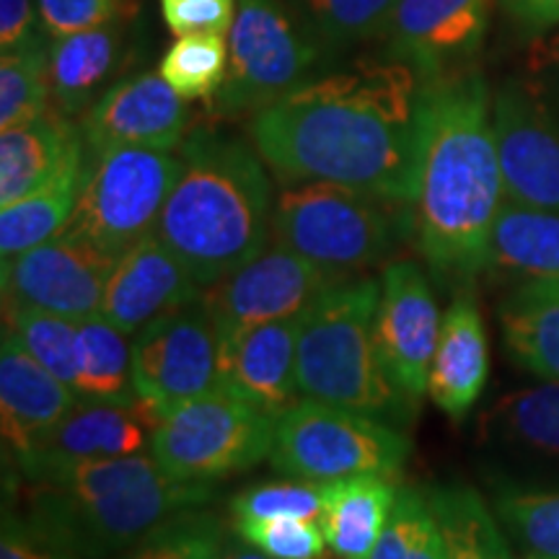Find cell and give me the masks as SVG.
<instances>
[{
  "instance_id": "27",
  "label": "cell",
  "mask_w": 559,
  "mask_h": 559,
  "mask_svg": "<svg viewBox=\"0 0 559 559\" xmlns=\"http://www.w3.org/2000/svg\"><path fill=\"white\" fill-rule=\"evenodd\" d=\"M396 492L389 477L362 474L324 485V528L330 551L337 559H370L394 510Z\"/></svg>"
},
{
  "instance_id": "43",
  "label": "cell",
  "mask_w": 559,
  "mask_h": 559,
  "mask_svg": "<svg viewBox=\"0 0 559 559\" xmlns=\"http://www.w3.org/2000/svg\"><path fill=\"white\" fill-rule=\"evenodd\" d=\"M0 559H66L34 531L13 506L3 508Z\"/></svg>"
},
{
  "instance_id": "36",
  "label": "cell",
  "mask_w": 559,
  "mask_h": 559,
  "mask_svg": "<svg viewBox=\"0 0 559 559\" xmlns=\"http://www.w3.org/2000/svg\"><path fill=\"white\" fill-rule=\"evenodd\" d=\"M158 73L187 102H210L228 73V39L218 34L177 37L160 58Z\"/></svg>"
},
{
  "instance_id": "30",
  "label": "cell",
  "mask_w": 559,
  "mask_h": 559,
  "mask_svg": "<svg viewBox=\"0 0 559 559\" xmlns=\"http://www.w3.org/2000/svg\"><path fill=\"white\" fill-rule=\"evenodd\" d=\"M443 536V559H515L500 519L477 489L443 485L428 492Z\"/></svg>"
},
{
  "instance_id": "19",
  "label": "cell",
  "mask_w": 559,
  "mask_h": 559,
  "mask_svg": "<svg viewBox=\"0 0 559 559\" xmlns=\"http://www.w3.org/2000/svg\"><path fill=\"white\" fill-rule=\"evenodd\" d=\"M79 404L81 396L70 383L50 373L9 332H3L0 417H3V443L5 449H11L13 464L29 456L39 440Z\"/></svg>"
},
{
  "instance_id": "45",
  "label": "cell",
  "mask_w": 559,
  "mask_h": 559,
  "mask_svg": "<svg viewBox=\"0 0 559 559\" xmlns=\"http://www.w3.org/2000/svg\"><path fill=\"white\" fill-rule=\"evenodd\" d=\"M526 68L531 79H534V86L531 88L539 91V94H551L559 99V26L531 45Z\"/></svg>"
},
{
  "instance_id": "20",
  "label": "cell",
  "mask_w": 559,
  "mask_h": 559,
  "mask_svg": "<svg viewBox=\"0 0 559 559\" xmlns=\"http://www.w3.org/2000/svg\"><path fill=\"white\" fill-rule=\"evenodd\" d=\"M153 425H156V417L140 400L130 407L81 402L39 440L29 456L13 464V469L135 456L148 449Z\"/></svg>"
},
{
  "instance_id": "26",
  "label": "cell",
  "mask_w": 559,
  "mask_h": 559,
  "mask_svg": "<svg viewBox=\"0 0 559 559\" xmlns=\"http://www.w3.org/2000/svg\"><path fill=\"white\" fill-rule=\"evenodd\" d=\"M506 353L544 381H559V280H521L498 306Z\"/></svg>"
},
{
  "instance_id": "9",
  "label": "cell",
  "mask_w": 559,
  "mask_h": 559,
  "mask_svg": "<svg viewBox=\"0 0 559 559\" xmlns=\"http://www.w3.org/2000/svg\"><path fill=\"white\" fill-rule=\"evenodd\" d=\"M409 440L400 428L334 404L298 400L277 417L270 464L293 479L330 481L381 474L407 464Z\"/></svg>"
},
{
  "instance_id": "38",
  "label": "cell",
  "mask_w": 559,
  "mask_h": 559,
  "mask_svg": "<svg viewBox=\"0 0 559 559\" xmlns=\"http://www.w3.org/2000/svg\"><path fill=\"white\" fill-rule=\"evenodd\" d=\"M298 16L324 41L347 47L386 29L400 0H293Z\"/></svg>"
},
{
  "instance_id": "40",
  "label": "cell",
  "mask_w": 559,
  "mask_h": 559,
  "mask_svg": "<svg viewBox=\"0 0 559 559\" xmlns=\"http://www.w3.org/2000/svg\"><path fill=\"white\" fill-rule=\"evenodd\" d=\"M234 531L272 559H326L330 551L319 521H234Z\"/></svg>"
},
{
  "instance_id": "12",
  "label": "cell",
  "mask_w": 559,
  "mask_h": 559,
  "mask_svg": "<svg viewBox=\"0 0 559 559\" xmlns=\"http://www.w3.org/2000/svg\"><path fill=\"white\" fill-rule=\"evenodd\" d=\"M345 280L349 277L275 243L207 288L202 300L221 340L228 342L251 326L300 317Z\"/></svg>"
},
{
  "instance_id": "7",
  "label": "cell",
  "mask_w": 559,
  "mask_h": 559,
  "mask_svg": "<svg viewBox=\"0 0 559 559\" xmlns=\"http://www.w3.org/2000/svg\"><path fill=\"white\" fill-rule=\"evenodd\" d=\"M275 428L277 415L221 386L160 412L148 453L174 479L213 485L270 459Z\"/></svg>"
},
{
  "instance_id": "1",
  "label": "cell",
  "mask_w": 559,
  "mask_h": 559,
  "mask_svg": "<svg viewBox=\"0 0 559 559\" xmlns=\"http://www.w3.org/2000/svg\"><path fill=\"white\" fill-rule=\"evenodd\" d=\"M423 86L407 62L360 60L300 83L251 115L249 140L285 185L334 181L412 207Z\"/></svg>"
},
{
  "instance_id": "39",
  "label": "cell",
  "mask_w": 559,
  "mask_h": 559,
  "mask_svg": "<svg viewBox=\"0 0 559 559\" xmlns=\"http://www.w3.org/2000/svg\"><path fill=\"white\" fill-rule=\"evenodd\" d=\"M230 515H234V521H321V515H324V485L293 477L285 481L251 485L230 500Z\"/></svg>"
},
{
  "instance_id": "17",
  "label": "cell",
  "mask_w": 559,
  "mask_h": 559,
  "mask_svg": "<svg viewBox=\"0 0 559 559\" xmlns=\"http://www.w3.org/2000/svg\"><path fill=\"white\" fill-rule=\"evenodd\" d=\"M495 0H400L386 24L389 58L407 62L423 81L451 73L479 50Z\"/></svg>"
},
{
  "instance_id": "35",
  "label": "cell",
  "mask_w": 559,
  "mask_h": 559,
  "mask_svg": "<svg viewBox=\"0 0 559 559\" xmlns=\"http://www.w3.org/2000/svg\"><path fill=\"white\" fill-rule=\"evenodd\" d=\"M50 68L37 39L0 58V130L39 120L50 111Z\"/></svg>"
},
{
  "instance_id": "18",
  "label": "cell",
  "mask_w": 559,
  "mask_h": 559,
  "mask_svg": "<svg viewBox=\"0 0 559 559\" xmlns=\"http://www.w3.org/2000/svg\"><path fill=\"white\" fill-rule=\"evenodd\" d=\"M205 288L156 234L117 257L99 317L124 334H135L164 313L198 304Z\"/></svg>"
},
{
  "instance_id": "23",
  "label": "cell",
  "mask_w": 559,
  "mask_h": 559,
  "mask_svg": "<svg viewBox=\"0 0 559 559\" xmlns=\"http://www.w3.org/2000/svg\"><path fill=\"white\" fill-rule=\"evenodd\" d=\"M81 153H86L81 130L58 109L34 122L0 130V207L50 185Z\"/></svg>"
},
{
  "instance_id": "32",
  "label": "cell",
  "mask_w": 559,
  "mask_h": 559,
  "mask_svg": "<svg viewBox=\"0 0 559 559\" xmlns=\"http://www.w3.org/2000/svg\"><path fill=\"white\" fill-rule=\"evenodd\" d=\"M515 559H559V489L506 485L492 500Z\"/></svg>"
},
{
  "instance_id": "8",
  "label": "cell",
  "mask_w": 559,
  "mask_h": 559,
  "mask_svg": "<svg viewBox=\"0 0 559 559\" xmlns=\"http://www.w3.org/2000/svg\"><path fill=\"white\" fill-rule=\"evenodd\" d=\"M226 39V81L207 102V111L218 120L257 115L311 81L324 60V41L283 0H236Z\"/></svg>"
},
{
  "instance_id": "42",
  "label": "cell",
  "mask_w": 559,
  "mask_h": 559,
  "mask_svg": "<svg viewBox=\"0 0 559 559\" xmlns=\"http://www.w3.org/2000/svg\"><path fill=\"white\" fill-rule=\"evenodd\" d=\"M158 9L174 37H228L236 19V0H158Z\"/></svg>"
},
{
  "instance_id": "28",
  "label": "cell",
  "mask_w": 559,
  "mask_h": 559,
  "mask_svg": "<svg viewBox=\"0 0 559 559\" xmlns=\"http://www.w3.org/2000/svg\"><path fill=\"white\" fill-rule=\"evenodd\" d=\"M489 270L523 280H559V213L506 200L492 228Z\"/></svg>"
},
{
  "instance_id": "37",
  "label": "cell",
  "mask_w": 559,
  "mask_h": 559,
  "mask_svg": "<svg viewBox=\"0 0 559 559\" xmlns=\"http://www.w3.org/2000/svg\"><path fill=\"white\" fill-rule=\"evenodd\" d=\"M370 559H443V536L428 492L400 487L391 519Z\"/></svg>"
},
{
  "instance_id": "44",
  "label": "cell",
  "mask_w": 559,
  "mask_h": 559,
  "mask_svg": "<svg viewBox=\"0 0 559 559\" xmlns=\"http://www.w3.org/2000/svg\"><path fill=\"white\" fill-rule=\"evenodd\" d=\"M39 24L37 0H0V50L11 52L29 45Z\"/></svg>"
},
{
  "instance_id": "6",
  "label": "cell",
  "mask_w": 559,
  "mask_h": 559,
  "mask_svg": "<svg viewBox=\"0 0 559 559\" xmlns=\"http://www.w3.org/2000/svg\"><path fill=\"white\" fill-rule=\"evenodd\" d=\"M404 228L412 234L407 202L334 181H288L272 215L275 243L345 277L386 260Z\"/></svg>"
},
{
  "instance_id": "34",
  "label": "cell",
  "mask_w": 559,
  "mask_h": 559,
  "mask_svg": "<svg viewBox=\"0 0 559 559\" xmlns=\"http://www.w3.org/2000/svg\"><path fill=\"white\" fill-rule=\"evenodd\" d=\"M228 528L210 510H179L111 559H223Z\"/></svg>"
},
{
  "instance_id": "47",
  "label": "cell",
  "mask_w": 559,
  "mask_h": 559,
  "mask_svg": "<svg viewBox=\"0 0 559 559\" xmlns=\"http://www.w3.org/2000/svg\"><path fill=\"white\" fill-rule=\"evenodd\" d=\"M223 559H272L249 544L247 539H241L236 531H228V539H226V549H223Z\"/></svg>"
},
{
  "instance_id": "5",
  "label": "cell",
  "mask_w": 559,
  "mask_h": 559,
  "mask_svg": "<svg viewBox=\"0 0 559 559\" xmlns=\"http://www.w3.org/2000/svg\"><path fill=\"white\" fill-rule=\"evenodd\" d=\"M381 280H345L326 290L298 324V389L304 400L334 404L402 428L415 400L389 379L376 342Z\"/></svg>"
},
{
  "instance_id": "31",
  "label": "cell",
  "mask_w": 559,
  "mask_h": 559,
  "mask_svg": "<svg viewBox=\"0 0 559 559\" xmlns=\"http://www.w3.org/2000/svg\"><path fill=\"white\" fill-rule=\"evenodd\" d=\"M75 394L81 402L94 404H138L135 383H132V342L128 334L94 317L81 321L79 376Z\"/></svg>"
},
{
  "instance_id": "16",
  "label": "cell",
  "mask_w": 559,
  "mask_h": 559,
  "mask_svg": "<svg viewBox=\"0 0 559 559\" xmlns=\"http://www.w3.org/2000/svg\"><path fill=\"white\" fill-rule=\"evenodd\" d=\"M440 321L443 313L425 270L412 260L386 264L376 311V342L389 379L412 400L428 391Z\"/></svg>"
},
{
  "instance_id": "24",
  "label": "cell",
  "mask_w": 559,
  "mask_h": 559,
  "mask_svg": "<svg viewBox=\"0 0 559 559\" xmlns=\"http://www.w3.org/2000/svg\"><path fill=\"white\" fill-rule=\"evenodd\" d=\"M124 21L52 39L47 47L52 109L66 117L86 115L91 104L107 91L124 60Z\"/></svg>"
},
{
  "instance_id": "29",
  "label": "cell",
  "mask_w": 559,
  "mask_h": 559,
  "mask_svg": "<svg viewBox=\"0 0 559 559\" xmlns=\"http://www.w3.org/2000/svg\"><path fill=\"white\" fill-rule=\"evenodd\" d=\"M83 177H86V153L70 160L47 187L13 205L0 207V260H13L55 239L73 215Z\"/></svg>"
},
{
  "instance_id": "3",
  "label": "cell",
  "mask_w": 559,
  "mask_h": 559,
  "mask_svg": "<svg viewBox=\"0 0 559 559\" xmlns=\"http://www.w3.org/2000/svg\"><path fill=\"white\" fill-rule=\"evenodd\" d=\"M16 474L13 508L66 559H111L169 515L213 500L210 481L174 479L151 453Z\"/></svg>"
},
{
  "instance_id": "14",
  "label": "cell",
  "mask_w": 559,
  "mask_h": 559,
  "mask_svg": "<svg viewBox=\"0 0 559 559\" xmlns=\"http://www.w3.org/2000/svg\"><path fill=\"white\" fill-rule=\"evenodd\" d=\"M506 200L559 213V124L528 83L508 81L492 102Z\"/></svg>"
},
{
  "instance_id": "33",
  "label": "cell",
  "mask_w": 559,
  "mask_h": 559,
  "mask_svg": "<svg viewBox=\"0 0 559 559\" xmlns=\"http://www.w3.org/2000/svg\"><path fill=\"white\" fill-rule=\"evenodd\" d=\"M3 332H9L50 373L75 386L81 347L79 321L32 309V306L3 304Z\"/></svg>"
},
{
  "instance_id": "41",
  "label": "cell",
  "mask_w": 559,
  "mask_h": 559,
  "mask_svg": "<svg viewBox=\"0 0 559 559\" xmlns=\"http://www.w3.org/2000/svg\"><path fill=\"white\" fill-rule=\"evenodd\" d=\"M37 11L41 29L52 39L132 16L130 0H37Z\"/></svg>"
},
{
  "instance_id": "10",
  "label": "cell",
  "mask_w": 559,
  "mask_h": 559,
  "mask_svg": "<svg viewBox=\"0 0 559 559\" xmlns=\"http://www.w3.org/2000/svg\"><path fill=\"white\" fill-rule=\"evenodd\" d=\"M179 169L181 156L174 151L111 148L96 153L86 158L79 202L60 234L120 257L156 230Z\"/></svg>"
},
{
  "instance_id": "22",
  "label": "cell",
  "mask_w": 559,
  "mask_h": 559,
  "mask_svg": "<svg viewBox=\"0 0 559 559\" xmlns=\"http://www.w3.org/2000/svg\"><path fill=\"white\" fill-rule=\"evenodd\" d=\"M489 373L487 332L477 298L461 290L440 321V337L428 376V396L432 404L461 419L481 396Z\"/></svg>"
},
{
  "instance_id": "46",
  "label": "cell",
  "mask_w": 559,
  "mask_h": 559,
  "mask_svg": "<svg viewBox=\"0 0 559 559\" xmlns=\"http://www.w3.org/2000/svg\"><path fill=\"white\" fill-rule=\"evenodd\" d=\"M510 13L536 29L559 26V0H506Z\"/></svg>"
},
{
  "instance_id": "25",
  "label": "cell",
  "mask_w": 559,
  "mask_h": 559,
  "mask_svg": "<svg viewBox=\"0 0 559 559\" xmlns=\"http://www.w3.org/2000/svg\"><path fill=\"white\" fill-rule=\"evenodd\" d=\"M479 440L513 461L559 466V381L500 396L481 415Z\"/></svg>"
},
{
  "instance_id": "15",
  "label": "cell",
  "mask_w": 559,
  "mask_h": 559,
  "mask_svg": "<svg viewBox=\"0 0 559 559\" xmlns=\"http://www.w3.org/2000/svg\"><path fill=\"white\" fill-rule=\"evenodd\" d=\"M88 156L111 148L179 151L190 135V107L160 73H138L111 83L81 115Z\"/></svg>"
},
{
  "instance_id": "11",
  "label": "cell",
  "mask_w": 559,
  "mask_h": 559,
  "mask_svg": "<svg viewBox=\"0 0 559 559\" xmlns=\"http://www.w3.org/2000/svg\"><path fill=\"white\" fill-rule=\"evenodd\" d=\"M132 383L156 419L223 386V340L205 300L164 313L135 332Z\"/></svg>"
},
{
  "instance_id": "13",
  "label": "cell",
  "mask_w": 559,
  "mask_h": 559,
  "mask_svg": "<svg viewBox=\"0 0 559 559\" xmlns=\"http://www.w3.org/2000/svg\"><path fill=\"white\" fill-rule=\"evenodd\" d=\"M117 257L94 243L58 234L24 254L3 260V304L32 306L70 321L99 317Z\"/></svg>"
},
{
  "instance_id": "4",
  "label": "cell",
  "mask_w": 559,
  "mask_h": 559,
  "mask_svg": "<svg viewBox=\"0 0 559 559\" xmlns=\"http://www.w3.org/2000/svg\"><path fill=\"white\" fill-rule=\"evenodd\" d=\"M179 156L153 234L207 290L267 249L277 194L260 151L218 128L190 130Z\"/></svg>"
},
{
  "instance_id": "21",
  "label": "cell",
  "mask_w": 559,
  "mask_h": 559,
  "mask_svg": "<svg viewBox=\"0 0 559 559\" xmlns=\"http://www.w3.org/2000/svg\"><path fill=\"white\" fill-rule=\"evenodd\" d=\"M298 324L300 317L270 321L223 342V386L239 391L277 417L290 409L300 400Z\"/></svg>"
},
{
  "instance_id": "2",
  "label": "cell",
  "mask_w": 559,
  "mask_h": 559,
  "mask_svg": "<svg viewBox=\"0 0 559 559\" xmlns=\"http://www.w3.org/2000/svg\"><path fill=\"white\" fill-rule=\"evenodd\" d=\"M502 205L506 185L487 83L469 70L428 79L412 200L419 254L438 275L474 280L489 270V243Z\"/></svg>"
}]
</instances>
